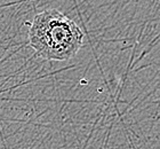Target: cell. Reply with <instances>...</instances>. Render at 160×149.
I'll use <instances>...</instances> for the list:
<instances>
[{
	"label": "cell",
	"mask_w": 160,
	"mask_h": 149,
	"mask_svg": "<svg viewBox=\"0 0 160 149\" xmlns=\"http://www.w3.org/2000/svg\"><path fill=\"white\" fill-rule=\"evenodd\" d=\"M83 38L79 25L57 9L38 13L29 30V45L49 61L72 59L82 47Z\"/></svg>",
	"instance_id": "obj_1"
}]
</instances>
